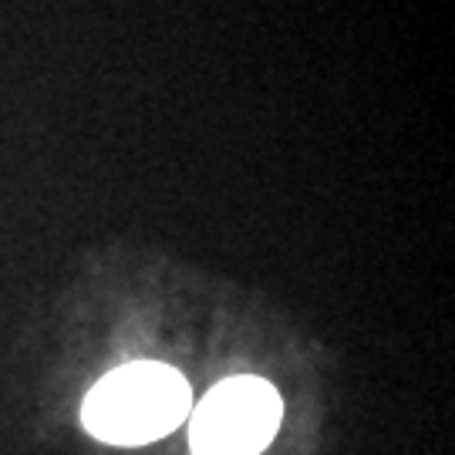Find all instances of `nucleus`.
Masks as SVG:
<instances>
[{
    "instance_id": "1",
    "label": "nucleus",
    "mask_w": 455,
    "mask_h": 455,
    "mask_svg": "<svg viewBox=\"0 0 455 455\" xmlns=\"http://www.w3.org/2000/svg\"><path fill=\"white\" fill-rule=\"evenodd\" d=\"M189 411V385L176 368L135 361L105 374L84 402V428L112 445H146L169 435Z\"/></svg>"
},
{
    "instance_id": "2",
    "label": "nucleus",
    "mask_w": 455,
    "mask_h": 455,
    "mask_svg": "<svg viewBox=\"0 0 455 455\" xmlns=\"http://www.w3.org/2000/svg\"><path fill=\"white\" fill-rule=\"evenodd\" d=\"M280 395L260 378H229L199 402L189 442L196 455H260L280 428Z\"/></svg>"
}]
</instances>
